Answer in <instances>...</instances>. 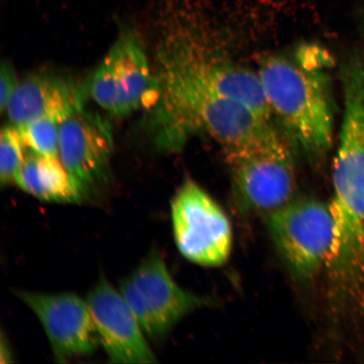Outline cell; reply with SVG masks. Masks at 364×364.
<instances>
[{
  "label": "cell",
  "mask_w": 364,
  "mask_h": 364,
  "mask_svg": "<svg viewBox=\"0 0 364 364\" xmlns=\"http://www.w3.org/2000/svg\"><path fill=\"white\" fill-rule=\"evenodd\" d=\"M157 46L158 78L191 82L247 106L272 120L257 72L230 60L176 31H163Z\"/></svg>",
  "instance_id": "3957f363"
},
{
  "label": "cell",
  "mask_w": 364,
  "mask_h": 364,
  "mask_svg": "<svg viewBox=\"0 0 364 364\" xmlns=\"http://www.w3.org/2000/svg\"><path fill=\"white\" fill-rule=\"evenodd\" d=\"M14 181L24 192L44 202L76 204L87 199L59 157L30 151Z\"/></svg>",
  "instance_id": "5bb4252c"
},
{
  "label": "cell",
  "mask_w": 364,
  "mask_h": 364,
  "mask_svg": "<svg viewBox=\"0 0 364 364\" xmlns=\"http://www.w3.org/2000/svg\"><path fill=\"white\" fill-rule=\"evenodd\" d=\"M16 294L38 318L57 360L87 356L97 349V331L86 299L70 292Z\"/></svg>",
  "instance_id": "9c48e42d"
},
{
  "label": "cell",
  "mask_w": 364,
  "mask_h": 364,
  "mask_svg": "<svg viewBox=\"0 0 364 364\" xmlns=\"http://www.w3.org/2000/svg\"><path fill=\"white\" fill-rule=\"evenodd\" d=\"M129 277L156 322L158 341L166 338L182 318L208 303L176 283L156 250H151Z\"/></svg>",
  "instance_id": "7c38bea8"
},
{
  "label": "cell",
  "mask_w": 364,
  "mask_h": 364,
  "mask_svg": "<svg viewBox=\"0 0 364 364\" xmlns=\"http://www.w3.org/2000/svg\"><path fill=\"white\" fill-rule=\"evenodd\" d=\"M225 152L236 200L243 212L267 216L294 198V159L288 144L276 130Z\"/></svg>",
  "instance_id": "5b68a950"
},
{
  "label": "cell",
  "mask_w": 364,
  "mask_h": 364,
  "mask_svg": "<svg viewBox=\"0 0 364 364\" xmlns=\"http://www.w3.org/2000/svg\"><path fill=\"white\" fill-rule=\"evenodd\" d=\"M19 81L10 63L3 62L0 68V110L6 111L7 104L17 87Z\"/></svg>",
  "instance_id": "ac0fdd59"
},
{
  "label": "cell",
  "mask_w": 364,
  "mask_h": 364,
  "mask_svg": "<svg viewBox=\"0 0 364 364\" xmlns=\"http://www.w3.org/2000/svg\"><path fill=\"white\" fill-rule=\"evenodd\" d=\"M23 142L31 152L48 157H59V124L40 118L17 126Z\"/></svg>",
  "instance_id": "9a60e30c"
},
{
  "label": "cell",
  "mask_w": 364,
  "mask_h": 364,
  "mask_svg": "<svg viewBox=\"0 0 364 364\" xmlns=\"http://www.w3.org/2000/svg\"><path fill=\"white\" fill-rule=\"evenodd\" d=\"M89 304L100 344L115 363H154L148 336L122 295L104 276L90 291Z\"/></svg>",
  "instance_id": "30bf717a"
},
{
  "label": "cell",
  "mask_w": 364,
  "mask_h": 364,
  "mask_svg": "<svg viewBox=\"0 0 364 364\" xmlns=\"http://www.w3.org/2000/svg\"><path fill=\"white\" fill-rule=\"evenodd\" d=\"M177 249L198 265L218 267L229 259L233 235L230 223L215 200L193 180H186L171 204Z\"/></svg>",
  "instance_id": "ba28073f"
},
{
  "label": "cell",
  "mask_w": 364,
  "mask_h": 364,
  "mask_svg": "<svg viewBox=\"0 0 364 364\" xmlns=\"http://www.w3.org/2000/svg\"><path fill=\"white\" fill-rule=\"evenodd\" d=\"M83 90L65 77L38 72L19 81L6 107L11 124L48 118L60 124L84 109Z\"/></svg>",
  "instance_id": "4fadbf2b"
},
{
  "label": "cell",
  "mask_w": 364,
  "mask_h": 364,
  "mask_svg": "<svg viewBox=\"0 0 364 364\" xmlns=\"http://www.w3.org/2000/svg\"><path fill=\"white\" fill-rule=\"evenodd\" d=\"M26 149L16 125L11 124L2 127L0 134V181L3 186L15 181L16 173L25 161Z\"/></svg>",
  "instance_id": "2e32d148"
},
{
  "label": "cell",
  "mask_w": 364,
  "mask_h": 364,
  "mask_svg": "<svg viewBox=\"0 0 364 364\" xmlns=\"http://www.w3.org/2000/svg\"><path fill=\"white\" fill-rule=\"evenodd\" d=\"M267 222L281 256L299 279H311L330 263L335 235L328 205L294 198L267 215Z\"/></svg>",
  "instance_id": "8992f818"
},
{
  "label": "cell",
  "mask_w": 364,
  "mask_h": 364,
  "mask_svg": "<svg viewBox=\"0 0 364 364\" xmlns=\"http://www.w3.org/2000/svg\"><path fill=\"white\" fill-rule=\"evenodd\" d=\"M162 144L176 147L203 133L225 151L255 142L274 131L271 121L239 102L191 82L156 78Z\"/></svg>",
  "instance_id": "7a4b0ae2"
},
{
  "label": "cell",
  "mask_w": 364,
  "mask_h": 364,
  "mask_svg": "<svg viewBox=\"0 0 364 364\" xmlns=\"http://www.w3.org/2000/svg\"><path fill=\"white\" fill-rule=\"evenodd\" d=\"M331 57L303 47L294 57L271 54L259 61L257 75L272 116L309 156H324L334 138V102L326 68Z\"/></svg>",
  "instance_id": "6da1fadb"
},
{
  "label": "cell",
  "mask_w": 364,
  "mask_h": 364,
  "mask_svg": "<svg viewBox=\"0 0 364 364\" xmlns=\"http://www.w3.org/2000/svg\"><path fill=\"white\" fill-rule=\"evenodd\" d=\"M119 291L122 295L124 296L127 306H129L140 326H142L148 338L158 341L156 322H154L151 313H150L146 304H145L142 295H141L129 275L122 280Z\"/></svg>",
  "instance_id": "e0dca14e"
},
{
  "label": "cell",
  "mask_w": 364,
  "mask_h": 364,
  "mask_svg": "<svg viewBox=\"0 0 364 364\" xmlns=\"http://www.w3.org/2000/svg\"><path fill=\"white\" fill-rule=\"evenodd\" d=\"M1 358L2 363H11L13 361L11 349L9 348L8 343H4V338H2L1 341Z\"/></svg>",
  "instance_id": "d6986e66"
},
{
  "label": "cell",
  "mask_w": 364,
  "mask_h": 364,
  "mask_svg": "<svg viewBox=\"0 0 364 364\" xmlns=\"http://www.w3.org/2000/svg\"><path fill=\"white\" fill-rule=\"evenodd\" d=\"M341 83L344 113L329 208L336 220L358 227L364 225V53L344 63Z\"/></svg>",
  "instance_id": "277c9868"
},
{
  "label": "cell",
  "mask_w": 364,
  "mask_h": 364,
  "mask_svg": "<svg viewBox=\"0 0 364 364\" xmlns=\"http://www.w3.org/2000/svg\"><path fill=\"white\" fill-rule=\"evenodd\" d=\"M90 94L100 107L117 116L156 102V75L135 31H122L109 49L91 80Z\"/></svg>",
  "instance_id": "52a82bcc"
},
{
  "label": "cell",
  "mask_w": 364,
  "mask_h": 364,
  "mask_svg": "<svg viewBox=\"0 0 364 364\" xmlns=\"http://www.w3.org/2000/svg\"><path fill=\"white\" fill-rule=\"evenodd\" d=\"M113 150L108 122L82 109L59 124V159L86 198L106 179Z\"/></svg>",
  "instance_id": "8fae6325"
}]
</instances>
